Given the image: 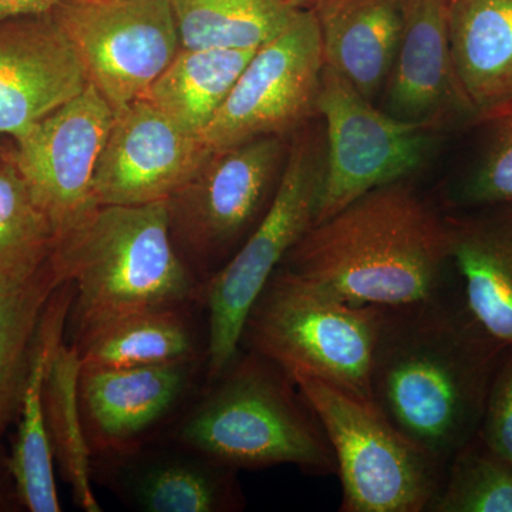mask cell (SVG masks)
I'll return each instance as SVG.
<instances>
[{"instance_id":"52a82bcc","label":"cell","mask_w":512,"mask_h":512,"mask_svg":"<svg viewBox=\"0 0 512 512\" xmlns=\"http://www.w3.org/2000/svg\"><path fill=\"white\" fill-rule=\"evenodd\" d=\"M322 424L342 483V512H426L447 466L367 400L309 376L293 377Z\"/></svg>"},{"instance_id":"5bb4252c","label":"cell","mask_w":512,"mask_h":512,"mask_svg":"<svg viewBox=\"0 0 512 512\" xmlns=\"http://www.w3.org/2000/svg\"><path fill=\"white\" fill-rule=\"evenodd\" d=\"M212 151L147 100L114 111L94 173L100 205H143L170 200L190 183Z\"/></svg>"},{"instance_id":"484cf974","label":"cell","mask_w":512,"mask_h":512,"mask_svg":"<svg viewBox=\"0 0 512 512\" xmlns=\"http://www.w3.org/2000/svg\"><path fill=\"white\" fill-rule=\"evenodd\" d=\"M64 282L52 259L26 284H0V440L19 413L40 319Z\"/></svg>"},{"instance_id":"4dcf8cb0","label":"cell","mask_w":512,"mask_h":512,"mask_svg":"<svg viewBox=\"0 0 512 512\" xmlns=\"http://www.w3.org/2000/svg\"><path fill=\"white\" fill-rule=\"evenodd\" d=\"M57 2L59 0H0V22L42 15L55 8Z\"/></svg>"},{"instance_id":"2e32d148","label":"cell","mask_w":512,"mask_h":512,"mask_svg":"<svg viewBox=\"0 0 512 512\" xmlns=\"http://www.w3.org/2000/svg\"><path fill=\"white\" fill-rule=\"evenodd\" d=\"M89 84L52 10L0 22V136L19 140Z\"/></svg>"},{"instance_id":"d4e9b609","label":"cell","mask_w":512,"mask_h":512,"mask_svg":"<svg viewBox=\"0 0 512 512\" xmlns=\"http://www.w3.org/2000/svg\"><path fill=\"white\" fill-rule=\"evenodd\" d=\"M170 2L185 49H259L285 30L299 10L288 0Z\"/></svg>"},{"instance_id":"d6986e66","label":"cell","mask_w":512,"mask_h":512,"mask_svg":"<svg viewBox=\"0 0 512 512\" xmlns=\"http://www.w3.org/2000/svg\"><path fill=\"white\" fill-rule=\"evenodd\" d=\"M412 0H323L313 10L325 66L379 99L402 43Z\"/></svg>"},{"instance_id":"7c38bea8","label":"cell","mask_w":512,"mask_h":512,"mask_svg":"<svg viewBox=\"0 0 512 512\" xmlns=\"http://www.w3.org/2000/svg\"><path fill=\"white\" fill-rule=\"evenodd\" d=\"M113 117L110 104L89 84L15 141L13 160L55 229L57 247L99 208L94 173Z\"/></svg>"},{"instance_id":"f546056e","label":"cell","mask_w":512,"mask_h":512,"mask_svg":"<svg viewBox=\"0 0 512 512\" xmlns=\"http://www.w3.org/2000/svg\"><path fill=\"white\" fill-rule=\"evenodd\" d=\"M478 434L512 466V346L505 349L495 370Z\"/></svg>"},{"instance_id":"9c48e42d","label":"cell","mask_w":512,"mask_h":512,"mask_svg":"<svg viewBox=\"0 0 512 512\" xmlns=\"http://www.w3.org/2000/svg\"><path fill=\"white\" fill-rule=\"evenodd\" d=\"M318 117L326 165L315 222L326 220L367 192L410 180L429 161L437 131L390 116L325 66Z\"/></svg>"},{"instance_id":"e0dca14e","label":"cell","mask_w":512,"mask_h":512,"mask_svg":"<svg viewBox=\"0 0 512 512\" xmlns=\"http://www.w3.org/2000/svg\"><path fill=\"white\" fill-rule=\"evenodd\" d=\"M380 107L396 119L439 131L476 111L458 83L448 37V0H412Z\"/></svg>"},{"instance_id":"f1b7e54d","label":"cell","mask_w":512,"mask_h":512,"mask_svg":"<svg viewBox=\"0 0 512 512\" xmlns=\"http://www.w3.org/2000/svg\"><path fill=\"white\" fill-rule=\"evenodd\" d=\"M485 128L483 154L458 200L470 208L512 202V101L476 121Z\"/></svg>"},{"instance_id":"1f68e13d","label":"cell","mask_w":512,"mask_h":512,"mask_svg":"<svg viewBox=\"0 0 512 512\" xmlns=\"http://www.w3.org/2000/svg\"><path fill=\"white\" fill-rule=\"evenodd\" d=\"M288 2L296 9H313L323 0H288Z\"/></svg>"},{"instance_id":"83f0119b","label":"cell","mask_w":512,"mask_h":512,"mask_svg":"<svg viewBox=\"0 0 512 512\" xmlns=\"http://www.w3.org/2000/svg\"><path fill=\"white\" fill-rule=\"evenodd\" d=\"M426 512H512V466L480 434L458 450Z\"/></svg>"},{"instance_id":"603a6c76","label":"cell","mask_w":512,"mask_h":512,"mask_svg":"<svg viewBox=\"0 0 512 512\" xmlns=\"http://www.w3.org/2000/svg\"><path fill=\"white\" fill-rule=\"evenodd\" d=\"M254 52L181 47L140 99L153 104L187 133L201 136Z\"/></svg>"},{"instance_id":"9a60e30c","label":"cell","mask_w":512,"mask_h":512,"mask_svg":"<svg viewBox=\"0 0 512 512\" xmlns=\"http://www.w3.org/2000/svg\"><path fill=\"white\" fill-rule=\"evenodd\" d=\"M93 483L143 512H238L247 507L238 470L181 446L153 439L93 456Z\"/></svg>"},{"instance_id":"ffe728a7","label":"cell","mask_w":512,"mask_h":512,"mask_svg":"<svg viewBox=\"0 0 512 512\" xmlns=\"http://www.w3.org/2000/svg\"><path fill=\"white\" fill-rule=\"evenodd\" d=\"M73 299L66 281L47 303L30 357L28 376L19 407V429L9 458V473L19 503L30 512H60L55 480V457L45 419V380L50 360L66 336L67 316Z\"/></svg>"},{"instance_id":"ba28073f","label":"cell","mask_w":512,"mask_h":512,"mask_svg":"<svg viewBox=\"0 0 512 512\" xmlns=\"http://www.w3.org/2000/svg\"><path fill=\"white\" fill-rule=\"evenodd\" d=\"M291 137H259L212 151L167 201L175 247L208 281L244 244L274 200Z\"/></svg>"},{"instance_id":"4fadbf2b","label":"cell","mask_w":512,"mask_h":512,"mask_svg":"<svg viewBox=\"0 0 512 512\" xmlns=\"http://www.w3.org/2000/svg\"><path fill=\"white\" fill-rule=\"evenodd\" d=\"M207 375V360L161 365L83 367L79 402L93 456L119 453L158 437L192 397Z\"/></svg>"},{"instance_id":"7402d4cb","label":"cell","mask_w":512,"mask_h":512,"mask_svg":"<svg viewBox=\"0 0 512 512\" xmlns=\"http://www.w3.org/2000/svg\"><path fill=\"white\" fill-rule=\"evenodd\" d=\"M204 306L143 309L101 322L72 340L83 367H134L207 360V332L194 313Z\"/></svg>"},{"instance_id":"ac0fdd59","label":"cell","mask_w":512,"mask_h":512,"mask_svg":"<svg viewBox=\"0 0 512 512\" xmlns=\"http://www.w3.org/2000/svg\"><path fill=\"white\" fill-rule=\"evenodd\" d=\"M451 264L471 316L505 348L512 346V202L448 215Z\"/></svg>"},{"instance_id":"8fae6325","label":"cell","mask_w":512,"mask_h":512,"mask_svg":"<svg viewBox=\"0 0 512 512\" xmlns=\"http://www.w3.org/2000/svg\"><path fill=\"white\" fill-rule=\"evenodd\" d=\"M52 15L113 111L140 99L181 49L170 0H59Z\"/></svg>"},{"instance_id":"277c9868","label":"cell","mask_w":512,"mask_h":512,"mask_svg":"<svg viewBox=\"0 0 512 512\" xmlns=\"http://www.w3.org/2000/svg\"><path fill=\"white\" fill-rule=\"evenodd\" d=\"M53 262L73 285L70 342L126 313L204 306V284L175 247L167 201L100 205Z\"/></svg>"},{"instance_id":"30bf717a","label":"cell","mask_w":512,"mask_h":512,"mask_svg":"<svg viewBox=\"0 0 512 512\" xmlns=\"http://www.w3.org/2000/svg\"><path fill=\"white\" fill-rule=\"evenodd\" d=\"M323 69L318 19L299 9L285 30L255 50L201 140L217 151L259 137H292L318 117Z\"/></svg>"},{"instance_id":"cb8c5ba5","label":"cell","mask_w":512,"mask_h":512,"mask_svg":"<svg viewBox=\"0 0 512 512\" xmlns=\"http://www.w3.org/2000/svg\"><path fill=\"white\" fill-rule=\"evenodd\" d=\"M79 353L63 340L50 360L45 380V419L50 446L64 481L72 488L77 507L100 512L93 490V453L84 429L79 402Z\"/></svg>"},{"instance_id":"7a4b0ae2","label":"cell","mask_w":512,"mask_h":512,"mask_svg":"<svg viewBox=\"0 0 512 512\" xmlns=\"http://www.w3.org/2000/svg\"><path fill=\"white\" fill-rule=\"evenodd\" d=\"M356 305L400 306L448 285L450 225L410 180L313 224L282 265Z\"/></svg>"},{"instance_id":"5b68a950","label":"cell","mask_w":512,"mask_h":512,"mask_svg":"<svg viewBox=\"0 0 512 512\" xmlns=\"http://www.w3.org/2000/svg\"><path fill=\"white\" fill-rule=\"evenodd\" d=\"M379 308L356 305L279 266L249 309L239 349L372 402Z\"/></svg>"},{"instance_id":"44dd1931","label":"cell","mask_w":512,"mask_h":512,"mask_svg":"<svg viewBox=\"0 0 512 512\" xmlns=\"http://www.w3.org/2000/svg\"><path fill=\"white\" fill-rule=\"evenodd\" d=\"M448 37L458 83L476 121L510 103L512 0H448Z\"/></svg>"},{"instance_id":"6da1fadb","label":"cell","mask_w":512,"mask_h":512,"mask_svg":"<svg viewBox=\"0 0 512 512\" xmlns=\"http://www.w3.org/2000/svg\"><path fill=\"white\" fill-rule=\"evenodd\" d=\"M505 349L471 316L460 288L379 308L372 403L447 466L480 431Z\"/></svg>"},{"instance_id":"d6a6232c","label":"cell","mask_w":512,"mask_h":512,"mask_svg":"<svg viewBox=\"0 0 512 512\" xmlns=\"http://www.w3.org/2000/svg\"><path fill=\"white\" fill-rule=\"evenodd\" d=\"M2 153H3V151H2V150H0V154H2Z\"/></svg>"},{"instance_id":"3957f363","label":"cell","mask_w":512,"mask_h":512,"mask_svg":"<svg viewBox=\"0 0 512 512\" xmlns=\"http://www.w3.org/2000/svg\"><path fill=\"white\" fill-rule=\"evenodd\" d=\"M163 437L235 470L338 473L311 404L285 370L252 350L239 349L217 379L204 383Z\"/></svg>"},{"instance_id":"4316f807","label":"cell","mask_w":512,"mask_h":512,"mask_svg":"<svg viewBox=\"0 0 512 512\" xmlns=\"http://www.w3.org/2000/svg\"><path fill=\"white\" fill-rule=\"evenodd\" d=\"M55 229L37 205L12 151L0 154V284L23 285L56 254Z\"/></svg>"},{"instance_id":"8992f818","label":"cell","mask_w":512,"mask_h":512,"mask_svg":"<svg viewBox=\"0 0 512 512\" xmlns=\"http://www.w3.org/2000/svg\"><path fill=\"white\" fill-rule=\"evenodd\" d=\"M326 165L319 117L292 134L274 200L235 255L204 285L207 375L217 379L239 350L249 309L285 256L315 222Z\"/></svg>"}]
</instances>
